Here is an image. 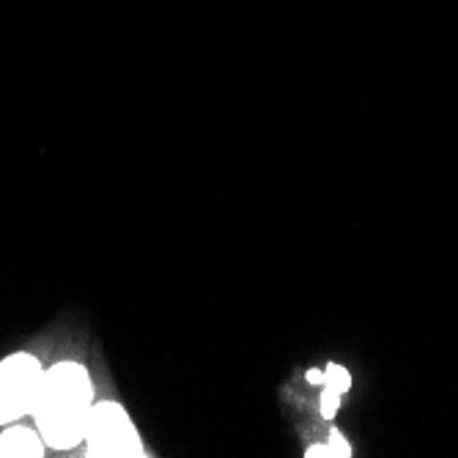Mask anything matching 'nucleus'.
Masks as SVG:
<instances>
[{"mask_svg": "<svg viewBox=\"0 0 458 458\" xmlns=\"http://www.w3.org/2000/svg\"><path fill=\"white\" fill-rule=\"evenodd\" d=\"M47 450L36 426L9 423V428L0 434V458H41Z\"/></svg>", "mask_w": 458, "mask_h": 458, "instance_id": "obj_4", "label": "nucleus"}, {"mask_svg": "<svg viewBox=\"0 0 458 458\" xmlns=\"http://www.w3.org/2000/svg\"><path fill=\"white\" fill-rule=\"evenodd\" d=\"M86 453L91 458H140V434L118 401H94L86 426Z\"/></svg>", "mask_w": 458, "mask_h": 458, "instance_id": "obj_2", "label": "nucleus"}, {"mask_svg": "<svg viewBox=\"0 0 458 458\" xmlns=\"http://www.w3.org/2000/svg\"><path fill=\"white\" fill-rule=\"evenodd\" d=\"M45 365L30 352H14L0 360V426L30 414Z\"/></svg>", "mask_w": 458, "mask_h": 458, "instance_id": "obj_3", "label": "nucleus"}, {"mask_svg": "<svg viewBox=\"0 0 458 458\" xmlns=\"http://www.w3.org/2000/svg\"><path fill=\"white\" fill-rule=\"evenodd\" d=\"M329 450H332V455H352V447H349V442L335 431L329 437Z\"/></svg>", "mask_w": 458, "mask_h": 458, "instance_id": "obj_7", "label": "nucleus"}, {"mask_svg": "<svg viewBox=\"0 0 458 458\" xmlns=\"http://www.w3.org/2000/svg\"><path fill=\"white\" fill-rule=\"evenodd\" d=\"M308 382L310 385H324V370H308Z\"/></svg>", "mask_w": 458, "mask_h": 458, "instance_id": "obj_9", "label": "nucleus"}, {"mask_svg": "<svg viewBox=\"0 0 458 458\" xmlns=\"http://www.w3.org/2000/svg\"><path fill=\"white\" fill-rule=\"evenodd\" d=\"M338 406H341V393L338 390H332V387H327L324 393H321V418L324 420H332L338 414Z\"/></svg>", "mask_w": 458, "mask_h": 458, "instance_id": "obj_6", "label": "nucleus"}, {"mask_svg": "<svg viewBox=\"0 0 458 458\" xmlns=\"http://www.w3.org/2000/svg\"><path fill=\"white\" fill-rule=\"evenodd\" d=\"M94 401V379L82 362L61 360L45 368L30 406L45 445L50 450H74L82 445Z\"/></svg>", "mask_w": 458, "mask_h": 458, "instance_id": "obj_1", "label": "nucleus"}, {"mask_svg": "<svg viewBox=\"0 0 458 458\" xmlns=\"http://www.w3.org/2000/svg\"><path fill=\"white\" fill-rule=\"evenodd\" d=\"M305 455L308 458H321V455H332V450H329V445H310L305 450Z\"/></svg>", "mask_w": 458, "mask_h": 458, "instance_id": "obj_8", "label": "nucleus"}, {"mask_svg": "<svg viewBox=\"0 0 458 458\" xmlns=\"http://www.w3.org/2000/svg\"><path fill=\"white\" fill-rule=\"evenodd\" d=\"M324 385L332 387V390H338L341 395L352 387V377H349V370L341 368V365H329L327 373H324Z\"/></svg>", "mask_w": 458, "mask_h": 458, "instance_id": "obj_5", "label": "nucleus"}]
</instances>
